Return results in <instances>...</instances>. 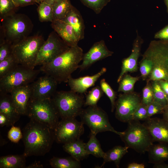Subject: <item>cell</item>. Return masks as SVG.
Masks as SVG:
<instances>
[{
	"mask_svg": "<svg viewBox=\"0 0 168 168\" xmlns=\"http://www.w3.org/2000/svg\"><path fill=\"white\" fill-rule=\"evenodd\" d=\"M23 154L27 157L48 152L55 140L54 129L48 125L30 119L22 129Z\"/></svg>",
	"mask_w": 168,
	"mask_h": 168,
	"instance_id": "cell-1",
	"label": "cell"
},
{
	"mask_svg": "<svg viewBox=\"0 0 168 168\" xmlns=\"http://www.w3.org/2000/svg\"><path fill=\"white\" fill-rule=\"evenodd\" d=\"M100 86H97L93 87L86 96L84 106H93L97 104L103 94Z\"/></svg>",
	"mask_w": 168,
	"mask_h": 168,
	"instance_id": "cell-33",
	"label": "cell"
},
{
	"mask_svg": "<svg viewBox=\"0 0 168 168\" xmlns=\"http://www.w3.org/2000/svg\"><path fill=\"white\" fill-rule=\"evenodd\" d=\"M26 115L49 125L54 129L60 117L52 98H31Z\"/></svg>",
	"mask_w": 168,
	"mask_h": 168,
	"instance_id": "cell-6",
	"label": "cell"
},
{
	"mask_svg": "<svg viewBox=\"0 0 168 168\" xmlns=\"http://www.w3.org/2000/svg\"><path fill=\"white\" fill-rule=\"evenodd\" d=\"M145 165L143 164H138L134 162L129 164L128 166V168H144Z\"/></svg>",
	"mask_w": 168,
	"mask_h": 168,
	"instance_id": "cell-49",
	"label": "cell"
},
{
	"mask_svg": "<svg viewBox=\"0 0 168 168\" xmlns=\"http://www.w3.org/2000/svg\"><path fill=\"white\" fill-rule=\"evenodd\" d=\"M142 98L141 102L147 105L152 102L153 99V93L151 83L147 82L142 90Z\"/></svg>",
	"mask_w": 168,
	"mask_h": 168,
	"instance_id": "cell-40",
	"label": "cell"
},
{
	"mask_svg": "<svg viewBox=\"0 0 168 168\" xmlns=\"http://www.w3.org/2000/svg\"><path fill=\"white\" fill-rule=\"evenodd\" d=\"M84 124L76 118L61 119L55 128V140L63 144L80 138L84 132Z\"/></svg>",
	"mask_w": 168,
	"mask_h": 168,
	"instance_id": "cell-11",
	"label": "cell"
},
{
	"mask_svg": "<svg viewBox=\"0 0 168 168\" xmlns=\"http://www.w3.org/2000/svg\"><path fill=\"white\" fill-rule=\"evenodd\" d=\"M96 135L91 132L89 140L85 144V149L89 155L103 158L105 152L102 149L100 142L96 137Z\"/></svg>",
	"mask_w": 168,
	"mask_h": 168,
	"instance_id": "cell-28",
	"label": "cell"
},
{
	"mask_svg": "<svg viewBox=\"0 0 168 168\" xmlns=\"http://www.w3.org/2000/svg\"><path fill=\"white\" fill-rule=\"evenodd\" d=\"M149 118L156 114H163L165 108L159 103L153 100L147 105Z\"/></svg>",
	"mask_w": 168,
	"mask_h": 168,
	"instance_id": "cell-44",
	"label": "cell"
},
{
	"mask_svg": "<svg viewBox=\"0 0 168 168\" xmlns=\"http://www.w3.org/2000/svg\"><path fill=\"white\" fill-rule=\"evenodd\" d=\"M49 164L54 168H79L80 161L69 158L54 157L49 160Z\"/></svg>",
	"mask_w": 168,
	"mask_h": 168,
	"instance_id": "cell-29",
	"label": "cell"
},
{
	"mask_svg": "<svg viewBox=\"0 0 168 168\" xmlns=\"http://www.w3.org/2000/svg\"><path fill=\"white\" fill-rule=\"evenodd\" d=\"M150 162L154 164L168 160V144L160 143L151 146L148 150Z\"/></svg>",
	"mask_w": 168,
	"mask_h": 168,
	"instance_id": "cell-24",
	"label": "cell"
},
{
	"mask_svg": "<svg viewBox=\"0 0 168 168\" xmlns=\"http://www.w3.org/2000/svg\"><path fill=\"white\" fill-rule=\"evenodd\" d=\"M18 64L12 54L0 62V78L13 70Z\"/></svg>",
	"mask_w": 168,
	"mask_h": 168,
	"instance_id": "cell-35",
	"label": "cell"
},
{
	"mask_svg": "<svg viewBox=\"0 0 168 168\" xmlns=\"http://www.w3.org/2000/svg\"><path fill=\"white\" fill-rule=\"evenodd\" d=\"M149 118L147 106L141 102L134 112L133 115V120L145 121Z\"/></svg>",
	"mask_w": 168,
	"mask_h": 168,
	"instance_id": "cell-41",
	"label": "cell"
},
{
	"mask_svg": "<svg viewBox=\"0 0 168 168\" xmlns=\"http://www.w3.org/2000/svg\"><path fill=\"white\" fill-rule=\"evenodd\" d=\"M10 94L18 113L21 115H26L32 95L30 84L16 88Z\"/></svg>",
	"mask_w": 168,
	"mask_h": 168,
	"instance_id": "cell-18",
	"label": "cell"
},
{
	"mask_svg": "<svg viewBox=\"0 0 168 168\" xmlns=\"http://www.w3.org/2000/svg\"><path fill=\"white\" fill-rule=\"evenodd\" d=\"M41 72L19 64L0 78V93H10L14 89L33 82Z\"/></svg>",
	"mask_w": 168,
	"mask_h": 168,
	"instance_id": "cell-8",
	"label": "cell"
},
{
	"mask_svg": "<svg viewBox=\"0 0 168 168\" xmlns=\"http://www.w3.org/2000/svg\"><path fill=\"white\" fill-rule=\"evenodd\" d=\"M45 41L41 35L28 36L13 44L12 54L18 64L34 69L39 52Z\"/></svg>",
	"mask_w": 168,
	"mask_h": 168,
	"instance_id": "cell-4",
	"label": "cell"
},
{
	"mask_svg": "<svg viewBox=\"0 0 168 168\" xmlns=\"http://www.w3.org/2000/svg\"><path fill=\"white\" fill-rule=\"evenodd\" d=\"M164 2L166 4L167 7V11L168 13V0H164Z\"/></svg>",
	"mask_w": 168,
	"mask_h": 168,
	"instance_id": "cell-54",
	"label": "cell"
},
{
	"mask_svg": "<svg viewBox=\"0 0 168 168\" xmlns=\"http://www.w3.org/2000/svg\"><path fill=\"white\" fill-rule=\"evenodd\" d=\"M38 17L41 22L53 21V12L52 6L44 2L39 4L37 8Z\"/></svg>",
	"mask_w": 168,
	"mask_h": 168,
	"instance_id": "cell-31",
	"label": "cell"
},
{
	"mask_svg": "<svg viewBox=\"0 0 168 168\" xmlns=\"http://www.w3.org/2000/svg\"><path fill=\"white\" fill-rule=\"evenodd\" d=\"M141 77H134L126 73L119 82L118 92L127 93L133 91L135 83L140 79Z\"/></svg>",
	"mask_w": 168,
	"mask_h": 168,
	"instance_id": "cell-30",
	"label": "cell"
},
{
	"mask_svg": "<svg viewBox=\"0 0 168 168\" xmlns=\"http://www.w3.org/2000/svg\"><path fill=\"white\" fill-rule=\"evenodd\" d=\"M166 74L164 70L160 67L154 65L152 70L147 82H148L161 80L166 81Z\"/></svg>",
	"mask_w": 168,
	"mask_h": 168,
	"instance_id": "cell-39",
	"label": "cell"
},
{
	"mask_svg": "<svg viewBox=\"0 0 168 168\" xmlns=\"http://www.w3.org/2000/svg\"><path fill=\"white\" fill-rule=\"evenodd\" d=\"M51 26L61 39L69 47L77 45L80 41L72 27L65 21L56 20L51 22Z\"/></svg>",
	"mask_w": 168,
	"mask_h": 168,
	"instance_id": "cell-20",
	"label": "cell"
},
{
	"mask_svg": "<svg viewBox=\"0 0 168 168\" xmlns=\"http://www.w3.org/2000/svg\"><path fill=\"white\" fill-rule=\"evenodd\" d=\"M153 100L165 107L168 105V96L162 89L157 81H152Z\"/></svg>",
	"mask_w": 168,
	"mask_h": 168,
	"instance_id": "cell-32",
	"label": "cell"
},
{
	"mask_svg": "<svg viewBox=\"0 0 168 168\" xmlns=\"http://www.w3.org/2000/svg\"><path fill=\"white\" fill-rule=\"evenodd\" d=\"M12 45L6 40L0 43V62L12 55Z\"/></svg>",
	"mask_w": 168,
	"mask_h": 168,
	"instance_id": "cell-42",
	"label": "cell"
},
{
	"mask_svg": "<svg viewBox=\"0 0 168 168\" xmlns=\"http://www.w3.org/2000/svg\"><path fill=\"white\" fill-rule=\"evenodd\" d=\"M43 166L40 162L35 161L29 165L26 166L25 168H42Z\"/></svg>",
	"mask_w": 168,
	"mask_h": 168,
	"instance_id": "cell-50",
	"label": "cell"
},
{
	"mask_svg": "<svg viewBox=\"0 0 168 168\" xmlns=\"http://www.w3.org/2000/svg\"><path fill=\"white\" fill-rule=\"evenodd\" d=\"M72 6L70 0H56L52 5L53 21L63 19Z\"/></svg>",
	"mask_w": 168,
	"mask_h": 168,
	"instance_id": "cell-27",
	"label": "cell"
},
{
	"mask_svg": "<svg viewBox=\"0 0 168 168\" xmlns=\"http://www.w3.org/2000/svg\"><path fill=\"white\" fill-rule=\"evenodd\" d=\"M0 113L8 118L12 126L20 119L21 115L18 112L10 93H0Z\"/></svg>",
	"mask_w": 168,
	"mask_h": 168,
	"instance_id": "cell-21",
	"label": "cell"
},
{
	"mask_svg": "<svg viewBox=\"0 0 168 168\" xmlns=\"http://www.w3.org/2000/svg\"><path fill=\"white\" fill-rule=\"evenodd\" d=\"M114 52L108 49L104 40L95 43L89 51L83 54L82 62L79 68L83 70L97 61L111 56Z\"/></svg>",
	"mask_w": 168,
	"mask_h": 168,
	"instance_id": "cell-15",
	"label": "cell"
},
{
	"mask_svg": "<svg viewBox=\"0 0 168 168\" xmlns=\"http://www.w3.org/2000/svg\"><path fill=\"white\" fill-rule=\"evenodd\" d=\"M153 63L149 58L143 56L140 63L139 70L141 77L145 80L148 78L153 67Z\"/></svg>",
	"mask_w": 168,
	"mask_h": 168,
	"instance_id": "cell-36",
	"label": "cell"
},
{
	"mask_svg": "<svg viewBox=\"0 0 168 168\" xmlns=\"http://www.w3.org/2000/svg\"><path fill=\"white\" fill-rule=\"evenodd\" d=\"M157 82L164 91L168 96V82L164 80H161Z\"/></svg>",
	"mask_w": 168,
	"mask_h": 168,
	"instance_id": "cell-48",
	"label": "cell"
},
{
	"mask_svg": "<svg viewBox=\"0 0 168 168\" xmlns=\"http://www.w3.org/2000/svg\"><path fill=\"white\" fill-rule=\"evenodd\" d=\"M26 157L21 155H9L0 158V168H25Z\"/></svg>",
	"mask_w": 168,
	"mask_h": 168,
	"instance_id": "cell-25",
	"label": "cell"
},
{
	"mask_svg": "<svg viewBox=\"0 0 168 168\" xmlns=\"http://www.w3.org/2000/svg\"><path fill=\"white\" fill-rule=\"evenodd\" d=\"M82 94L71 90L56 91L52 98L61 119L76 118L79 115L85 102Z\"/></svg>",
	"mask_w": 168,
	"mask_h": 168,
	"instance_id": "cell-7",
	"label": "cell"
},
{
	"mask_svg": "<svg viewBox=\"0 0 168 168\" xmlns=\"http://www.w3.org/2000/svg\"><path fill=\"white\" fill-rule=\"evenodd\" d=\"M56 0H44L43 2L51 5H53Z\"/></svg>",
	"mask_w": 168,
	"mask_h": 168,
	"instance_id": "cell-53",
	"label": "cell"
},
{
	"mask_svg": "<svg viewBox=\"0 0 168 168\" xmlns=\"http://www.w3.org/2000/svg\"><path fill=\"white\" fill-rule=\"evenodd\" d=\"M62 20L70 24L73 28L79 40L84 38L85 25L83 20L79 11L72 6L66 16Z\"/></svg>",
	"mask_w": 168,
	"mask_h": 168,
	"instance_id": "cell-22",
	"label": "cell"
},
{
	"mask_svg": "<svg viewBox=\"0 0 168 168\" xmlns=\"http://www.w3.org/2000/svg\"><path fill=\"white\" fill-rule=\"evenodd\" d=\"M83 54L82 49L78 45L70 47L51 62L41 66L40 69L58 83L67 82L72 73L79 68Z\"/></svg>",
	"mask_w": 168,
	"mask_h": 168,
	"instance_id": "cell-2",
	"label": "cell"
},
{
	"mask_svg": "<svg viewBox=\"0 0 168 168\" xmlns=\"http://www.w3.org/2000/svg\"><path fill=\"white\" fill-rule=\"evenodd\" d=\"M15 6L18 8L36 3L35 0H12Z\"/></svg>",
	"mask_w": 168,
	"mask_h": 168,
	"instance_id": "cell-46",
	"label": "cell"
},
{
	"mask_svg": "<svg viewBox=\"0 0 168 168\" xmlns=\"http://www.w3.org/2000/svg\"><path fill=\"white\" fill-rule=\"evenodd\" d=\"M86 7L92 9L97 14H99L110 0H80Z\"/></svg>",
	"mask_w": 168,
	"mask_h": 168,
	"instance_id": "cell-37",
	"label": "cell"
},
{
	"mask_svg": "<svg viewBox=\"0 0 168 168\" xmlns=\"http://www.w3.org/2000/svg\"><path fill=\"white\" fill-rule=\"evenodd\" d=\"M85 144L79 138L64 144L63 147V150L74 159L80 161L89 155L86 150Z\"/></svg>",
	"mask_w": 168,
	"mask_h": 168,
	"instance_id": "cell-23",
	"label": "cell"
},
{
	"mask_svg": "<svg viewBox=\"0 0 168 168\" xmlns=\"http://www.w3.org/2000/svg\"><path fill=\"white\" fill-rule=\"evenodd\" d=\"M100 85L103 92L106 95L110 100L111 107V111L112 112H113L115 108L116 92L112 89L104 78L100 81Z\"/></svg>",
	"mask_w": 168,
	"mask_h": 168,
	"instance_id": "cell-38",
	"label": "cell"
},
{
	"mask_svg": "<svg viewBox=\"0 0 168 168\" xmlns=\"http://www.w3.org/2000/svg\"><path fill=\"white\" fill-rule=\"evenodd\" d=\"M79 116L83 124L89 128L91 132L96 134L105 131L112 132L119 136L123 133L114 129L109 122L106 112L97 105L82 109Z\"/></svg>",
	"mask_w": 168,
	"mask_h": 168,
	"instance_id": "cell-9",
	"label": "cell"
},
{
	"mask_svg": "<svg viewBox=\"0 0 168 168\" xmlns=\"http://www.w3.org/2000/svg\"><path fill=\"white\" fill-rule=\"evenodd\" d=\"M162 114L163 119L168 123V105L165 107Z\"/></svg>",
	"mask_w": 168,
	"mask_h": 168,
	"instance_id": "cell-52",
	"label": "cell"
},
{
	"mask_svg": "<svg viewBox=\"0 0 168 168\" xmlns=\"http://www.w3.org/2000/svg\"><path fill=\"white\" fill-rule=\"evenodd\" d=\"M0 29L6 40L13 44L29 36L33 27V23L26 15L16 13L1 20Z\"/></svg>",
	"mask_w": 168,
	"mask_h": 168,
	"instance_id": "cell-3",
	"label": "cell"
},
{
	"mask_svg": "<svg viewBox=\"0 0 168 168\" xmlns=\"http://www.w3.org/2000/svg\"><path fill=\"white\" fill-rule=\"evenodd\" d=\"M120 136L125 146L140 153L148 152L153 144L148 129L138 120H132L128 122L127 129Z\"/></svg>",
	"mask_w": 168,
	"mask_h": 168,
	"instance_id": "cell-5",
	"label": "cell"
},
{
	"mask_svg": "<svg viewBox=\"0 0 168 168\" xmlns=\"http://www.w3.org/2000/svg\"><path fill=\"white\" fill-rule=\"evenodd\" d=\"M54 30L49 35L41 47L35 66H42L52 61L70 48Z\"/></svg>",
	"mask_w": 168,
	"mask_h": 168,
	"instance_id": "cell-10",
	"label": "cell"
},
{
	"mask_svg": "<svg viewBox=\"0 0 168 168\" xmlns=\"http://www.w3.org/2000/svg\"><path fill=\"white\" fill-rule=\"evenodd\" d=\"M8 138L12 142L16 143L23 138L22 132L20 127L12 126L8 133Z\"/></svg>",
	"mask_w": 168,
	"mask_h": 168,
	"instance_id": "cell-43",
	"label": "cell"
},
{
	"mask_svg": "<svg viewBox=\"0 0 168 168\" xmlns=\"http://www.w3.org/2000/svg\"><path fill=\"white\" fill-rule=\"evenodd\" d=\"M5 126H11V124L8 118L4 114L0 113V126L2 127Z\"/></svg>",
	"mask_w": 168,
	"mask_h": 168,
	"instance_id": "cell-47",
	"label": "cell"
},
{
	"mask_svg": "<svg viewBox=\"0 0 168 168\" xmlns=\"http://www.w3.org/2000/svg\"><path fill=\"white\" fill-rule=\"evenodd\" d=\"M153 168H168V164L163 162L154 164Z\"/></svg>",
	"mask_w": 168,
	"mask_h": 168,
	"instance_id": "cell-51",
	"label": "cell"
},
{
	"mask_svg": "<svg viewBox=\"0 0 168 168\" xmlns=\"http://www.w3.org/2000/svg\"><path fill=\"white\" fill-rule=\"evenodd\" d=\"M44 0H35L36 3L39 4L43 2Z\"/></svg>",
	"mask_w": 168,
	"mask_h": 168,
	"instance_id": "cell-55",
	"label": "cell"
},
{
	"mask_svg": "<svg viewBox=\"0 0 168 168\" xmlns=\"http://www.w3.org/2000/svg\"><path fill=\"white\" fill-rule=\"evenodd\" d=\"M17 8L12 0H0V20L16 13Z\"/></svg>",
	"mask_w": 168,
	"mask_h": 168,
	"instance_id": "cell-34",
	"label": "cell"
},
{
	"mask_svg": "<svg viewBox=\"0 0 168 168\" xmlns=\"http://www.w3.org/2000/svg\"><path fill=\"white\" fill-rule=\"evenodd\" d=\"M147 56L154 65L161 68L165 72L168 82V40L152 41L148 48Z\"/></svg>",
	"mask_w": 168,
	"mask_h": 168,
	"instance_id": "cell-13",
	"label": "cell"
},
{
	"mask_svg": "<svg viewBox=\"0 0 168 168\" xmlns=\"http://www.w3.org/2000/svg\"><path fill=\"white\" fill-rule=\"evenodd\" d=\"M167 98H168V96H167Z\"/></svg>",
	"mask_w": 168,
	"mask_h": 168,
	"instance_id": "cell-56",
	"label": "cell"
},
{
	"mask_svg": "<svg viewBox=\"0 0 168 168\" xmlns=\"http://www.w3.org/2000/svg\"><path fill=\"white\" fill-rule=\"evenodd\" d=\"M141 103L139 95L134 91L120 94L115 102V116L120 121L128 123Z\"/></svg>",
	"mask_w": 168,
	"mask_h": 168,
	"instance_id": "cell-12",
	"label": "cell"
},
{
	"mask_svg": "<svg viewBox=\"0 0 168 168\" xmlns=\"http://www.w3.org/2000/svg\"><path fill=\"white\" fill-rule=\"evenodd\" d=\"M143 42V40L137 34L133 44L131 54L122 61L121 72L117 80L118 83H119L124 75L128 72H133L137 71L138 60Z\"/></svg>",
	"mask_w": 168,
	"mask_h": 168,
	"instance_id": "cell-17",
	"label": "cell"
},
{
	"mask_svg": "<svg viewBox=\"0 0 168 168\" xmlns=\"http://www.w3.org/2000/svg\"><path fill=\"white\" fill-rule=\"evenodd\" d=\"M128 147L120 146L114 147L111 149L105 152V155L103 158V163L101 166L106 162H113L117 167H119L121 159L128 152Z\"/></svg>",
	"mask_w": 168,
	"mask_h": 168,
	"instance_id": "cell-26",
	"label": "cell"
},
{
	"mask_svg": "<svg viewBox=\"0 0 168 168\" xmlns=\"http://www.w3.org/2000/svg\"><path fill=\"white\" fill-rule=\"evenodd\" d=\"M154 38L161 40H168V25L156 32L154 35Z\"/></svg>",
	"mask_w": 168,
	"mask_h": 168,
	"instance_id": "cell-45",
	"label": "cell"
},
{
	"mask_svg": "<svg viewBox=\"0 0 168 168\" xmlns=\"http://www.w3.org/2000/svg\"><path fill=\"white\" fill-rule=\"evenodd\" d=\"M143 124L148 129L153 142L168 144V123L164 119L150 117Z\"/></svg>",
	"mask_w": 168,
	"mask_h": 168,
	"instance_id": "cell-16",
	"label": "cell"
},
{
	"mask_svg": "<svg viewBox=\"0 0 168 168\" xmlns=\"http://www.w3.org/2000/svg\"><path fill=\"white\" fill-rule=\"evenodd\" d=\"M106 70V68L103 67L98 72L92 76H86L77 78L71 77L67 82L71 90L82 94L85 93L88 88L94 86L98 79Z\"/></svg>",
	"mask_w": 168,
	"mask_h": 168,
	"instance_id": "cell-19",
	"label": "cell"
},
{
	"mask_svg": "<svg viewBox=\"0 0 168 168\" xmlns=\"http://www.w3.org/2000/svg\"><path fill=\"white\" fill-rule=\"evenodd\" d=\"M58 83L51 77L45 74L30 84L31 98H51L56 92Z\"/></svg>",
	"mask_w": 168,
	"mask_h": 168,
	"instance_id": "cell-14",
	"label": "cell"
}]
</instances>
